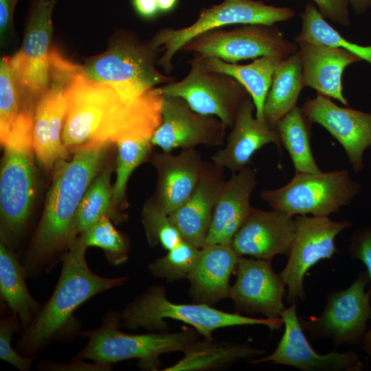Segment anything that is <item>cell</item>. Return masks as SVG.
Listing matches in <instances>:
<instances>
[{"label": "cell", "mask_w": 371, "mask_h": 371, "mask_svg": "<svg viewBox=\"0 0 371 371\" xmlns=\"http://www.w3.org/2000/svg\"><path fill=\"white\" fill-rule=\"evenodd\" d=\"M297 44L304 87H310L317 94L348 106V100L343 93L342 75L348 65L361 60L339 47L313 42Z\"/></svg>", "instance_id": "obj_25"}, {"label": "cell", "mask_w": 371, "mask_h": 371, "mask_svg": "<svg viewBox=\"0 0 371 371\" xmlns=\"http://www.w3.org/2000/svg\"><path fill=\"white\" fill-rule=\"evenodd\" d=\"M239 258L230 245L211 244L202 248L188 278L193 301L212 306L229 297V279Z\"/></svg>", "instance_id": "obj_26"}, {"label": "cell", "mask_w": 371, "mask_h": 371, "mask_svg": "<svg viewBox=\"0 0 371 371\" xmlns=\"http://www.w3.org/2000/svg\"><path fill=\"white\" fill-rule=\"evenodd\" d=\"M19 255L3 242L0 243L1 300L16 315L23 329L27 328L38 313L41 305L30 294Z\"/></svg>", "instance_id": "obj_29"}, {"label": "cell", "mask_w": 371, "mask_h": 371, "mask_svg": "<svg viewBox=\"0 0 371 371\" xmlns=\"http://www.w3.org/2000/svg\"><path fill=\"white\" fill-rule=\"evenodd\" d=\"M271 261L240 256L236 280L229 295L238 311L260 313L269 319L280 318L285 308L282 303L285 284L281 276L273 271Z\"/></svg>", "instance_id": "obj_18"}, {"label": "cell", "mask_w": 371, "mask_h": 371, "mask_svg": "<svg viewBox=\"0 0 371 371\" xmlns=\"http://www.w3.org/2000/svg\"><path fill=\"white\" fill-rule=\"evenodd\" d=\"M300 15L302 27L294 37L295 43L313 42L342 48L371 65V45L362 46L346 39L326 21L315 4L306 3Z\"/></svg>", "instance_id": "obj_33"}, {"label": "cell", "mask_w": 371, "mask_h": 371, "mask_svg": "<svg viewBox=\"0 0 371 371\" xmlns=\"http://www.w3.org/2000/svg\"><path fill=\"white\" fill-rule=\"evenodd\" d=\"M227 127L217 117L194 111L182 98L164 96L161 122L151 142L163 152L214 147L223 143Z\"/></svg>", "instance_id": "obj_16"}, {"label": "cell", "mask_w": 371, "mask_h": 371, "mask_svg": "<svg viewBox=\"0 0 371 371\" xmlns=\"http://www.w3.org/2000/svg\"><path fill=\"white\" fill-rule=\"evenodd\" d=\"M189 64L190 70L183 79L161 87L164 96L182 98L194 111L216 116L231 128L249 93L231 76L205 68L196 57Z\"/></svg>", "instance_id": "obj_12"}, {"label": "cell", "mask_w": 371, "mask_h": 371, "mask_svg": "<svg viewBox=\"0 0 371 371\" xmlns=\"http://www.w3.org/2000/svg\"><path fill=\"white\" fill-rule=\"evenodd\" d=\"M295 232L288 262L280 273L288 286V301L304 297L303 279L310 268L324 259H330L337 251L336 236L352 223L334 221L328 216L297 215Z\"/></svg>", "instance_id": "obj_14"}, {"label": "cell", "mask_w": 371, "mask_h": 371, "mask_svg": "<svg viewBox=\"0 0 371 371\" xmlns=\"http://www.w3.org/2000/svg\"><path fill=\"white\" fill-rule=\"evenodd\" d=\"M205 161L196 148L183 149L177 155L155 154L152 164L157 171L155 192L149 199L168 215L191 196L201 177Z\"/></svg>", "instance_id": "obj_20"}, {"label": "cell", "mask_w": 371, "mask_h": 371, "mask_svg": "<svg viewBox=\"0 0 371 371\" xmlns=\"http://www.w3.org/2000/svg\"><path fill=\"white\" fill-rule=\"evenodd\" d=\"M121 326L131 330L139 328L151 332H164L168 327L165 319L183 322L193 326L203 338L212 339L218 328L264 325L271 330L280 329L282 318H255L220 311L202 304H176L170 301L164 288L159 285L148 287L131 302L120 313Z\"/></svg>", "instance_id": "obj_5"}, {"label": "cell", "mask_w": 371, "mask_h": 371, "mask_svg": "<svg viewBox=\"0 0 371 371\" xmlns=\"http://www.w3.org/2000/svg\"><path fill=\"white\" fill-rule=\"evenodd\" d=\"M121 326L120 313H107L98 328L81 331L88 341L76 357L111 366L135 359L141 368L158 370L161 355L183 351L198 338V333L190 330L130 334L120 330Z\"/></svg>", "instance_id": "obj_6"}, {"label": "cell", "mask_w": 371, "mask_h": 371, "mask_svg": "<svg viewBox=\"0 0 371 371\" xmlns=\"http://www.w3.org/2000/svg\"><path fill=\"white\" fill-rule=\"evenodd\" d=\"M117 148L116 179L113 185V203L117 210L126 207L127 182L133 172L149 157L153 147L151 139H123L115 143Z\"/></svg>", "instance_id": "obj_34"}, {"label": "cell", "mask_w": 371, "mask_h": 371, "mask_svg": "<svg viewBox=\"0 0 371 371\" xmlns=\"http://www.w3.org/2000/svg\"><path fill=\"white\" fill-rule=\"evenodd\" d=\"M19 0H0V41L3 47L9 39L13 30V19Z\"/></svg>", "instance_id": "obj_43"}, {"label": "cell", "mask_w": 371, "mask_h": 371, "mask_svg": "<svg viewBox=\"0 0 371 371\" xmlns=\"http://www.w3.org/2000/svg\"><path fill=\"white\" fill-rule=\"evenodd\" d=\"M183 357L164 371H203L218 369L241 359H250L264 351L247 344L213 338L195 340L183 351Z\"/></svg>", "instance_id": "obj_28"}, {"label": "cell", "mask_w": 371, "mask_h": 371, "mask_svg": "<svg viewBox=\"0 0 371 371\" xmlns=\"http://www.w3.org/2000/svg\"><path fill=\"white\" fill-rule=\"evenodd\" d=\"M161 14H168L174 10L179 0H157Z\"/></svg>", "instance_id": "obj_46"}, {"label": "cell", "mask_w": 371, "mask_h": 371, "mask_svg": "<svg viewBox=\"0 0 371 371\" xmlns=\"http://www.w3.org/2000/svg\"><path fill=\"white\" fill-rule=\"evenodd\" d=\"M198 58L207 69L224 73L239 82L247 89L254 102L256 119L267 126L263 113L264 104L274 71L283 58L265 56L247 65L231 63L214 57Z\"/></svg>", "instance_id": "obj_27"}, {"label": "cell", "mask_w": 371, "mask_h": 371, "mask_svg": "<svg viewBox=\"0 0 371 371\" xmlns=\"http://www.w3.org/2000/svg\"><path fill=\"white\" fill-rule=\"evenodd\" d=\"M295 16L289 7H277L257 0H223L218 4L201 9L197 19L181 28L166 27L158 31L150 41L163 54L157 65L166 74L173 68L172 59L183 46L205 32L231 25L263 24L273 25Z\"/></svg>", "instance_id": "obj_8"}, {"label": "cell", "mask_w": 371, "mask_h": 371, "mask_svg": "<svg viewBox=\"0 0 371 371\" xmlns=\"http://www.w3.org/2000/svg\"><path fill=\"white\" fill-rule=\"evenodd\" d=\"M77 239L87 248L102 249L109 263L113 266L121 265L128 260L129 241L116 229L108 216H103L79 234Z\"/></svg>", "instance_id": "obj_35"}, {"label": "cell", "mask_w": 371, "mask_h": 371, "mask_svg": "<svg viewBox=\"0 0 371 371\" xmlns=\"http://www.w3.org/2000/svg\"><path fill=\"white\" fill-rule=\"evenodd\" d=\"M310 122L324 127L343 147L355 172L363 168V153L371 146V113L334 103L317 94L300 107Z\"/></svg>", "instance_id": "obj_17"}, {"label": "cell", "mask_w": 371, "mask_h": 371, "mask_svg": "<svg viewBox=\"0 0 371 371\" xmlns=\"http://www.w3.org/2000/svg\"><path fill=\"white\" fill-rule=\"evenodd\" d=\"M201 251V249L183 240L165 256L150 262L148 270L153 276L168 281L188 280L197 263Z\"/></svg>", "instance_id": "obj_36"}, {"label": "cell", "mask_w": 371, "mask_h": 371, "mask_svg": "<svg viewBox=\"0 0 371 371\" xmlns=\"http://www.w3.org/2000/svg\"><path fill=\"white\" fill-rule=\"evenodd\" d=\"M321 14L343 26L350 23L348 0H312Z\"/></svg>", "instance_id": "obj_41"}, {"label": "cell", "mask_w": 371, "mask_h": 371, "mask_svg": "<svg viewBox=\"0 0 371 371\" xmlns=\"http://www.w3.org/2000/svg\"><path fill=\"white\" fill-rule=\"evenodd\" d=\"M312 123L296 106L276 124L281 145L287 150L295 172L319 173L311 146Z\"/></svg>", "instance_id": "obj_32"}, {"label": "cell", "mask_w": 371, "mask_h": 371, "mask_svg": "<svg viewBox=\"0 0 371 371\" xmlns=\"http://www.w3.org/2000/svg\"><path fill=\"white\" fill-rule=\"evenodd\" d=\"M280 317L285 328L277 348L270 355L252 360V363L271 362L302 370H357L361 368L359 357L354 352L317 353L304 334L295 301L289 308L284 309Z\"/></svg>", "instance_id": "obj_19"}, {"label": "cell", "mask_w": 371, "mask_h": 371, "mask_svg": "<svg viewBox=\"0 0 371 371\" xmlns=\"http://www.w3.org/2000/svg\"><path fill=\"white\" fill-rule=\"evenodd\" d=\"M304 87L301 58L297 51L282 59L274 71L263 109L269 128L275 129L277 123L297 106Z\"/></svg>", "instance_id": "obj_30"}, {"label": "cell", "mask_w": 371, "mask_h": 371, "mask_svg": "<svg viewBox=\"0 0 371 371\" xmlns=\"http://www.w3.org/2000/svg\"><path fill=\"white\" fill-rule=\"evenodd\" d=\"M295 232V219L283 212L254 207L234 235L231 246L239 256L271 260L288 256Z\"/></svg>", "instance_id": "obj_21"}, {"label": "cell", "mask_w": 371, "mask_h": 371, "mask_svg": "<svg viewBox=\"0 0 371 371\" xmlns=\"http://www.w3.org/2000/svg\"><path fill=\"white\" fill-rule=\"evenodd\" d=\"M223 170L212 161H205L191 196L169 214L183 240L199 249L205 245L219 192L225 181Z\"/></svg>", "instance_id": "obj_22"}, {"label": "cell", "mask_w": 371, "mask_h": 371, "mask_svg": "<svg viewBox=\"0 0 371 371\" xmlns=\"http://www.w3.org/2000/svg\"><path fill=\"white\" fill-rule=\"evenodd\" d=\"M23 326L16 315L0 320V358L21 371H28L36 357H24L11 345L12 335L23 330Z\"/></svg>", "instance_id": "obj_39"}, {"label": "cell", "mask_w": 371, "mask_h": 371, "mask_svg": "<svg viewBox=\"0 0 371 371\" xmlns=\"http://www.w3.org/2000/svg\"><path fill=\"white\" fill-rule=\"evenodd\" d=\"M135 12L146 20L155 19L160 13L157 0H131Z\"/></svg>", "instance_id": "obj_44"}, {"label": "cell", "mask_w": 371, "mask_h": 371, "mask_svg": "<svg viewBox=\"0 0 371 371\" xmlns=\"http://www.w3.org/2000/svg\"><path fill=\"white\" fill-rule=\"evenodd\" d=\"M142 222L147 243L150 247L159 245L168 251L183 240L169 215L156 207L149 199L142 208Z\"/></svg>", "instance_id": "obj_38"}, {"label": "cell", "mask_w": 371, "mask_h": 371, "mask_svg": "<svg viewBox=\"0 0 371 371\" xmlns=\"http://www.w3.org/2000/svg\"><path fill=\"white\" fill-rule=\"evenodd\" d=\"M80 65L60 58L54 63L47 89L36 102L33 125V146L39 164L51 169L68 159L62 133L67 112V85Z\"/></svg>", "instance_id": "obj_13"}, {"label": "cell", "mask_w": 371, "mask_h": 371, "mask_svg": "<svg viewBox=\"0 0 371 371\" xmlns=\"http://www.w3.org/2000/svg\"><path fill=\"white\" fill-rule=\"evenodd\" d=\"M109 144L78 149L69 160L56 166L45 206L21 262L27 278L48 273L62 262L74 241L72 225L78 205L101 171Z\"/></svg>", "instance_id": "obj_2"}, {"label": "cell", "mask_w": 371, "mask_h": 371, "mask_svg": "<svg viewBox=\"0 0 371 371\" xmlns=\"http://www.w3.org/2000/svg\"><path fill=\"white\" fill-rule=\"evenodd\" d=\"M161 48L150 42L142 43L124 36L106 52L80 65V73L89 79L112 85H130L144 89L161 87L175 78L157 68Z\"/></svg>", "instance_id": "obj_10"}, {"label": "cell", "mask_w": 371, "mask_h": 371, "mask_svg": "<svg viewBox=\"0 0 371 371\" xmlns=\"http://www.w3.org/2000/svg\"><path fill=\"white\" fill-rule=\"evenodd\" d=\"M78 70L67 85V112L62 133L72 151L123 139H151L161 122V87L135 101L113 85L87 78Z\"/></svg>", "instance_id": "obj_1"}, {"label": "cell", "mask_w": 371, "mask_h": 371, "mask_svg": "<svg viewBox=\"0 0 371 371\" xmlns=\"http://www.w3.org/2000/svg\"><path fill=\"white\" fill-rule=\"evenodd\" d=\"M350 251L353 258L364 263L371 279V227L355 234L350 245ZM363 346L366 352L371 355V330L364 335Z\"/></svg>", "instance_id": "obj_40"}, {"label": "cell", "mask_w": 371, "mask_h": 371, "mask_svg": "<svg viewBox=\"0 0 371 371\" xmlns=\"http://www.w3.org/2000/svg\"><path fill=\"white\" fill-rule=\"evenodd\" d=\"M298 49V44L285 38L276 26L245 24L202 33L187 42L181 51L192 53L194 57H214L238 63L265 56L286 58Z\"/></svg>", "instance_id": "obj_9"}, {"label": "cell", "mask_w": 371, "mask_h": 371, "mask_svg": "<svg viewBox=\"0 0 371 371\" xmlns=\"http://www.w3.org/2000/svg\"><path fill=\"white\" fill-rule=\"evenodd\" d=\"M256 185V171L249 166L232 172L230 178L225 181L214 208L205 245H231L234 235L254 208L250 197Z\"/></svg>", "instance_id": "obj_23"}, {"label": "cell", "mask_w": 371, "mask_h": 371, "mask_svg": "<svg viewBox=\"0 0 371 371\" xmlns=\"http://www.w3.org/2000/svg\"><path fill=\"white\" fill-rule=\"evenodd\" d=\"M87 249L77 238L70 245L54 292L22 330L15 348L20 355L36 357L55 340L63 342L80 335L76 310L94 295L127 282L126 276L105 278L95 273L87 262Z\"/></svg>", "instance_id": "obj_3"}, {"label": "cell", "mask_w": 371, "mask_h": 371, "mask_svg": "<svg viewBox=\"0 0 371 371\" xmlns=\"http://www.w3.org/2000/svg\"><path fill=\"white\" fill-rule=\"evenodd\" d=\"M34 108V103L23 104L6 141L2 145L1 242L15 251L26 232L36 192L33 146Z\"/></svg>", "instance_id": "obj_4"}, {"label": "cell", "mask_w": 371, "mask_h": 371, "mask_svg": "<svg viewBox=\"0 0 371 371\" xmlns=\"http://www.w3.org/2000/svg\"><path fill=\"white\" fill-rule=\"evenodd\" d=\"M23 105V100L12 74L9 57L0 62V141H6Z\"/></svg>", "instance_id": "obj_37"}, {"label": "cell", "mask_w": 371, "mask_h": 371, "mask_svg": "<svg viewBox=\"0 0 371 371\" xmlns=\"http://www.w3.org/2000/svg\"><path fill=\"white\" fill-rule=\"evenodd\" d=\"M111 175V168L101 170L84 194L73 221L72 236L74 240L104 216L115 223L126 218L114 205Z\"/></svg>", "instance_id": "obj_31"}, {"label": "cell", "mask_w": 371, "mask_h": 371, "mask_svg": "<svg viewBox=\"0 0 371 371\" xmlns=\"http://www.w3.org/2000/svg\"><path fill=\"white\" fill-rule=\"evenodd\" d=\"M370 280L368 273H361L348 288L330 295L319 316L301 319L302 326L314 338H331L336 346L361 341L371 317V288L365 291Z\"/></svg>", "instance_id": "obj_15"}, {"label": "cell", "mask_w": 371, "mask_h": 371, "mask_svg": "<svg viewBox=\"0 0 371 371\" xmlns=\"http://www.w3.org/2000/svg\"><path fill=\"white\" fill-rule=\"evenodd\" d=\"M255 105L251 97L240 107L224 148L211 157V161L232 172L248 166L254 154L268 144L280 148L281 142L275 129L260 123L254 115Z\"/></svg>", "instance_id": "obj_24"}, {"label": "cell", "mask_w": 371, "mask_h": 371, "mask_svg": "<svg viewBox=\"0 0 371 371\" xmlns=\"http://www.w3.org/2000/svg\"><path fill=\"white\" fill-rule=\"evenodd\" d=\"M361 187L345 169L295 172L289 183L276 189H264L260 196L271 209L291 216H328L350 204Z\"/></svg>", "instance_id": "obj_7"}, {"label": "cell", "mask_w": 371, "mask_h": 371, "mask_svg": "<svg viewBox=\"0 0 371 371\" xmlns=\"http://www.w3.org/2000/svg\"><path fill=\"white\" fill-rule=\"evenodd\" d=\"M56 0H34L20 49L9 63L23 100L37 101L52 78V12Z\"/></svg>", "instance_id": "obj_11"}, {"label": "cell", "mask_w": 371, "mask_h": 371, "mask_svg": "<svg viewBox=\"0 0 371 371\" xmlns=\"http://www.w3.org/2000/svg\"><path fill=\"white\" fill-rule=\"evenodd\" d=\"M38 368L41 370H63V371H106L111 370L112 366L93 362L86 363L83 359L77 357L73 359L68 363H61L49 361H41L38 363Z\"/></svg>", "instance_id": "obj_42"}, {"label": "cell", "mask_w": 371, "mask_h": 371, "mask_svg": "<svg viewBox=\"0 0 371 371\" xmlns=\"http://www.w3.org/2000/svg\"><path fill=\"white\" fill-rule=\"evenodd\" d=\"M355 14L362 15L371 8V0H348Z\"/></svg>", "instance_id": "obj_45"}]
</instances>
